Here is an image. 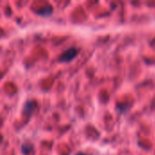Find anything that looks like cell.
<instances>
[{"mask_svg": "<svg viewBox=\"0 0 155 155\" xmlns=\"http://www.w3.org/2000/svg\"><path fill=\"white\" fill-rule=\"evenodd\" d=\"M79 51L78 49L74 48V47H71L67 50H65L60 56H59V62H62V63H68V62H71L72 60H74L77 54H78Z\"/></svg>", "mask_w": 155, "mask_h": 155, "instance_id": "obj_1", "label": "cell"}, {"mask_svg": "<svg viewBox=\"0 0 155 155\" xmlns=\"http://www.w3.org/2000/svg\"><path fill=\"white\" fill-rule=\"evenodd\" d=\"M35 108H36V104L34 101H27L24 106L23 114H27V115H31L35 112Z\"/></svg>", "mask_w": 155, "mask_h": 155, "instance_id": "obj_2", "label": "cell"}, {"mask_svg": "<svg viewBox=\"0 0 155 155\" xmlns=\"http://www.w3.org/2000/svg\"><path fill=\"white\" fill-rule=\"evenodd\" d=\"M34 147L32 144H29V143H24L22 144V147H21V151L24 154L27 155L29 154L32 151H33Z\"/></svg>", "mask_w": 155, "mask_h": 155, "instance_id": "obj_3", "label": "cell"}, {"mask_svg": "<svg viewBox=\"0 0 155 155\" xmlns=\"http://www.w3.org/2000/svg\"><path fill=\"white\" fill-rule=\"evenodd\" d=\"M53 12V9L52 7H45L44 9H41V10H38L36 11V13L39 15H44V16H48L52 14Z\"/></svg>", "mask_w": 155, "mask_h": 155, "instance_id": "obj_4", "label": "cell"}, {"mask_svg": "<svg viewBox=\"0 0 155 155\" xmlns=\"http://www.w3.org/2000/svg\"><path fill=\"white\" fill-rule=\"evenodd\" d=\"M75 155H87V154H85V153H77V154H75Z\"/></svg>", "mask_w": 155, "mask_h": 155, "instance_id": "obj_5", "label": "cell"}, {"mask_svg": "<svg viewBox=\"0 0 155 155\" xmlns=\"http://www.w3.org/2000/svg\"><path fill=\"white\" fill-rule=\"evenodd\" d=\"M0 143H1V138H0Z\"/></svg>", "mask_w": 155, "mask_h": 155, "instance_id": "obj_6", "label": "cell"}]
</instances>
